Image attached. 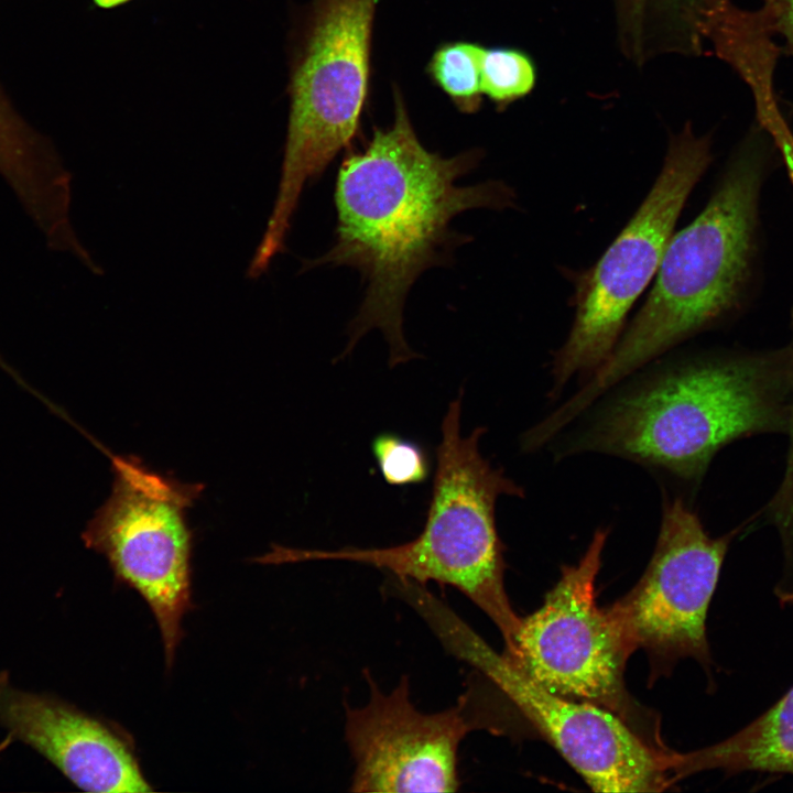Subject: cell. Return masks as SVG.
Listing matches in <instances>:
<instances>
[{"label":"cell","mask_w":793,"mask_h":793,"mask_svg":"<svg viewBox=\"0 0 793 793\" xmlns=\"http://www.w3.org/2000/svg\"><path fill=\"white\" fill-rule=\"evenodd\" d=\"M392 90V123L374 128L363 151L350 153L340 165L334 245L303 261L302 269L325 264L359 271L366 292L340 357L379 329L389 344L390 367L417 357L402 330L412 284L468 240L452 230L453 218L468 209L501 210L515 203V193L502 181L459 186L458 178L477 167L485 152L470 149L447 157L428 151L414 130L403 93L398 85Z\"/></svg>","instance_id":"obj_1"},{"label":"cell","mask_w":793,"mask_h":793,"mask_svg":"<svg viewBox=\"0 0 793 793\" xmlns=\"http://www.w3.org/2000/svg\"><path fill=\"white\" fill-rule=\"evenodd\" d=\"M770 139L760 123L751 127L704 209L672 235L652 291L610 357L561 405L565 417H577L623 379L735 306L749 273Z\"/></svg>","instance_id":"obj_2"},{"label":"cell","mask_w":793,"mask_h":793,"mask_svg":"<svg viewBox=\"0 0 793 793\" xmlns=\"http://www.w3.org/2000/svg\"><path fill=\"white\" fill-rule=\"evenodd\" d=\"M461 393L449 403L442 421L426 520L414 540L388 547L335 551L274 545L260 561H346L391 573L400 583L450 586L490 618L504 640L503 654L514 659L521 618L504 587V547L496 525V503L500 496L522 498L524 490L480 454L485 427L461 435Z\"/></svg>","instance_id":"obj_3"},{"label":"cell","mask_w":793,"mask_h":793,"mask_svg":"<svg viewBox=\"0 0 793 793\" xmlns=\"http://www.w3.org/2000/svg\"><path fill=\"white\" fill-rule=\"evenodd\" d=\"M771 376L758 360L674 362L607 400L561 456L596 452L696 480L727 443L779 423Z\"/></svg>","instance_id":"obj_4"},{"label":"cell","mask_w":793,"mask_h":793,"mask_svg":"<svg viewBox=\"0 0 793 793\" xmlns=\"http://www.w3.org/2000/svg\"><path fill=\"white\" fill-rule=\"evenodd\" d=\"M379 0H311L293 26L281 177L264 235L286 239L301 194L357 134Z\"/></svg>","instance_id":"obj_5"},{"label":"cell","mask_w":793,"mask_h":793,"mask_svg":"<svg viewBox=\"0 0 793 793\" xmlns=\"http://www.w3.org/2000/svg\"><path fill=\"white\" fill-rule=\"evenodd\" d=\"M710 161L709 133L696 134L689 122L671 133L645 198L577 284L574 321L552 361L551 399L574 376L585 383L610 357L631 306L656 274L685 202Z\"/></svg>","instance_id":"obj_6"},{"label":"cell","mask_w":793,"mask_h":793,"mask_svg":"<svg viewBox=\"0 0 793 793\" xmlns=\"http://www.w3.org/2000/svg\"><path fill=\"white\" fill-rule=\"evenodd\" d=\"M607 536V530L598 529L580 560L562 566L543 605L521 618L515 656L508 659L551 693L607 708L666 750L659 723L626 688L632 650L608 608L596 601Z\"/></svg>","instance_id":"obj_7"},{"label":"cell","mask_w":793,"mask_h":793,"mask_svg":"<svg viewBox=\"0 0 793 793\" xmlns=\"http://www.w3.org/2000/svg\"><path fill=\"white\" fill-rule=\"evenodd\" d=\"M110 497L89 521L83 539L105 555L118 580L137 590L159 624L167 666L182 637L191 604V532L185 511L200 486L183 485L115 456Z\"/></svg>","instance_id":"obj_8"},{"label":"cell","mask_w":793,"mask_h":793,"mask_svg":"<svg viewBox=\"0 0 793 793\" xmlns=\"http://www.w3.org/2000/svg\"><path fill=\"white\" fill-rule=\"evenodd\" d=\"M430 623L448 649L488 676L596 792H660L673 781L671 750L655 747L601 706L542 687L446 607Z\"/></svg>","instance_id":"obj_9"},{"label":"cell","mask_w":793,"mask_h":793,"mask_svg":"<svg viewBox=\"0 0 793 793\" xmlns=\"http://www.w3.org/2000/svg\"><path fill=\"white\" fill-rule=\"evenodd\" d=\"M731 535L709 536L678 497L663 502L647 569L628 594L607 607L632 652L645 650L654 673L670 670L682 658L710 662L706 618Z\"/></svg>","instance_id":"obj_10"},{"label":"cell","mask_w":793,"mask_h":793,"mask_svg":"<svg viewBox=\"0 0 793 793\" xmlns=\"http://www.w3.org/2000/svg\"><path fill=\"white\" fill-rule=\"evenodd\" d=\"M370 697L346 707L345 739L355 761L351 792H456L458 749L476 727L467 697L454 707L427 714L410 699L403 676L389 694L366 672Z\"/></svg>","instance_id":"obj_11"},{"label":"cell","mask_w":793,"mask_h":793,"mask_svg":"<svg viewBox=\"0 0 793 793\" xmlns=\"http://www.w3.org/2000/svg\"><path fill=\"white\" fill-rule=\"evenodd\" d=\"M0 724L78 787L95 793L150 792L129 743L97 719L0 676Z\"/></svg>","instance_id":"obj_12"},{"label":"cell","mask_w":793,"mask_h":793,"mask_svg":"<svg viewBox=\"0 0 793 793\" xmlns=\"http://www.w3.org/2000/svg\"><path fill=\"white\" fill-rule=\"evenodd\" d=\"M0 176L47 247H62L75 237L70 173L54 148L1 98Z\"/></svg>","instance_id":"obj_13"},{"label":"cell","mask_w":793,"mask_h":793,"mask_svg":"<svg viewBox=\"0 0 793 793\" xmlns=\"http://www.w3.org/2000/svg\"><path fill=\"white\" fill-rule=\"evenodd\" d=\"M618 45L643 66L663 55L700 56L708 34L732 0H612Z\"/></svg>","instance_id":"obj_14"},{"label":"cell","mask_w":793,"mask_h":793,"mask_svg":"<svg viewBox=\"0 0 793 793\" xmlns=\"http://www.w3.org/2000/svg\"><path fill=\"white\" fill-rule=\"evenodd\" d=\"M709 769L793 775V686L770 709L729 738L687 753L670 754L673 782Z\"/></svg>","instance_id":"obj_15"},{"label":"cell","mask_w":793,"mask_h":793,"mask_svg":"<svg viewBox=\"0 0 793 793\" xmlns=\"http://www.w3.org/2000/svg\"><path fill=\"white\" fill-rule=\"evenodd\" d=\"M482 44L468 40L442 42L425 66V73L433 85L460 113L474 115L482 106Z\"/></svg>","instance_id":"obj_16"},{"label":"cell","mask_w":793,"mask_h":793,"mask_svg":"<svg viewBox=\"0 0 793 793\" xmlns=\"http://www.w3.org/2000/svg\"><path fill=\"white\" fill-rule=\"evenodd\" d=\"M481 90L498 111L532 93L536 65L526 52L510 46H486L481 52Z\"/></svg>","instance_id":"obj_17"},{"label":"cell","mask_w":793,"mask_h":793,"mask_svg":"<svg viewBox=\"0 0 793 793\" xmlns=\"http://www.w3.org/2000/svg\"><path fill=\"white\" fill-rule=\"evenodd\" d=\"M371 452L388 485H419L431 474L427 450L417 442L398 434L385 432L377 435L371 443Z\"/></svg>","instance_id":"obj_18"},{"label":"cell","mask_w":793,"mask_h":793,"mask_svg":"<svg viewBox=\"0 0 793 793\" xmlns=\"http://www.w3.org/2000/svg\"><path fill=\"white\" fill-rule=\"evenodd\" d=\"M758 11L770 33L782 40V54L793 57V0H762Z\"/></svg>","instance_id":"obj_19"},{"label":"cell","mask_w":793,"mask_h":793,"mask_svg":"<svg viewBox=\"0 0 793 793\" xmlns=\"http://www.w3.org/2000/svg\"><path fill=\"white\" fill-rule=\"evenodd\" d=\"M129 1H131V0H94L96 6H98L99 8H102V9L117 8L119 6L126 4Z\"/></svg>","instance_id":"obj_20"},{"label":"cell","mask_w":793,"mask_h":793,"mask_svg":"<svg viewBox=\"0 0 793 793\" xmlns=\"http://www.w3.org/2000/svg\"><path fill=\"white\" fill-rule=\"evenodd\" d=\"M781 599L785 604H793V590L783 594Z\"/></svg>","instance_id":"obj_21"}]
</instances>
